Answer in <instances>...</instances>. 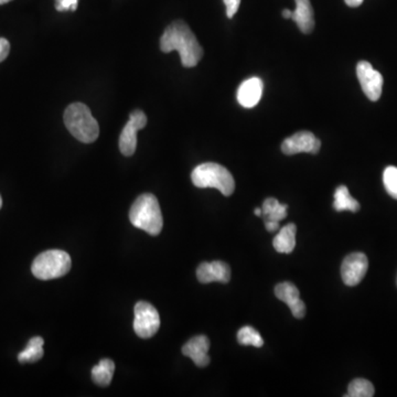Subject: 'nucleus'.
Returning a JSON list of instances; mask_svg holds the SVG:
<instances>
[{"instance_id":"1","label":"nucleus","mask_w":397,"mask_h":397,"mask_svg":"<svg viewBox=\"0 0 397 397\" xmlns=\"http://www.w3.org/2000/svg\"><path fill=\"white\" fill-rule=\"evenodd\" d=\"M160 49L164 53L178 51L184 68H193L203 57V49L197 37L182 20H175L168 26L160 39Z\"/></svg>"},{"instance_id":"2","label":"nucleus","mask_w":397,"mask_h":397,"mask_svg":"<svg viewBox=\"0 0 397 397\" xmlns=\"http://www.w3.org/2000/svg\"><path fill=\"white\" fill-rule=\"evenodd\" d=\"M129 220L135 228L145 231L151 235L160 234L164 219L157 197L151 193L139 195L130 208Z\"/></svg>"},{"instance_id":"3","label":"nucleus","mask_w":397,"mask_h":397,"mask_svg":"<svg viewBox=\"0 0 397 397\" xmlns=\"http://www.w3.org/2000/svg\"><path fill=\"white\" fill-rule=\"evenodd\" d=\"M66 128L81 143H94L99 135V123L83 103H73L64 112Z\"/></svg>"},{"instance_id":"4","label":"nucleus","mask_w":397,"mask_h":397,"mask_svg":"<svg viewBox=\"0 0 397 397\" xmlns=\"http://www.w3.org/2000/svg\"><path fill=\"white\" fill-rule=\"evenodd\" d=\"M192 184L197 188H214L225 197H230L235 190V181L226 168L215 162L199 164L191 173Z\"/></svg>"},{"instance_id":"5","label":"nucleus","mask_w":397,"mask_h":397,"mask_svg":"<svg viewBox=\"0 0 397 397\" xmlns=\"http://www.w3.org/2000/svg\"><path fill=\"white\" fill-rule=\"evenodd\" d=\"M71 265V258L68 253L60 249H50L35 258L31 271L38 280H55L68 274Z\"/></svg>"},{"instance_id":"6","label":"nucleus","mask_w":397,"mask_h":397,"mask_svg":"<svg viewBox=\"0 0 397 397\" xmlns=\"http://www.w3.org/2000/svg\"><path fill=\"white\" fill-rule=\"evenodd\" d=\"M160 327L158 310L149 302H139L135 306L134 330L142 339L154 337Z\"/></svg>"},{"instance_id":"7","label":"nucleus","mask_w":397,"mask_h":397,"mask_svg":"<svg viewBox=\"0 0 397 397\" xmlns=\"http://www.w3.org/2000/svg\"><path fill=\"white\" fill-rule=\"evenodd\" d=\"M147 116L143 110H136L129 116L128 123L124 127L119 137V149L124 156H133L137 148V132L145 128Z\"/></svg>"},{"instance_id":"8","label":"nucleus","mask_w":397,"mask_h":397,"mask_svg":"<svg viewBox=\"0 0 397 397\" xmlns=\"http://www.w3.org/2000/svg\"><path fill=\"white\" fill-rule=\"evenodd\" d=\"M356 75L362 90L367 99L372 101L380 99L383 90V77L367 61H361L356 66Z\"/></svg>"},{"instance_id":"9","label":"nucleus","mask_w":397,"mask_h":397,"mask_svg":"<svg viewBox=\"0 0 397 397\" xmlns=\"http://www.w3.org/2000/svg\"><path fill=\"white\" fill-rule=\"evenodd\" d=\"M369 269V260L363 253L356 252L348 255L341 265L343 282L349 287L359 285Z\"/></svg>"},{"instance_id":"10","label":"nucleus","mask_w":397,"mask_h":397,"mask_svg":"<svg viewBox=\"0 0 397 397\" xmlns=\"http://www.w3.org/2000/svg\"><path fill=\"white\" fill-rule=\"evenodd\" d=\"M321 142L316 137L315 135L307 130L296 133L291 137L286 138L282 144V151L287 156L308 153V154H318L320 151Z\"/></svg>"},{"instance_id":"11","label":"nucleus","mask_w":397,"mask_h":397,"mask_svg":"<svg viewBox=\"0 0 397 397\" xmlns=\"http://www.w3.org/2000/svg\"><path fill=\"white\" fill-rule=\"evenodd\" d=\"M277 298L285 302L291 308V313L297 319H302L306 315V304L300 299L298 288L289 282H280L275 287Z\"/></svg>"},{"instance_id":"12","label":"nucleus","mask_w":397,"mask_h":397,"mask_svg":"<svg viewBox=\"0 0 397 397\" xmlns=\"http://www.w3.org/2000/svg\"><path fill=\"white\" fill-rule=\"evenodd\" d=\"M197 277L202 284L220 282L223 284L230 282L231 269L228 264L221 260H214L211 263L204 262L197 269Z\"/></svg>"},{"instance_id":"13","label":"nucleus","mask_w":397,"mask_h":397,"mask_svg":"<svg viewBox=\"0 0 397 397\" xmlns=\"http://www.w3.org/2000/svg\"><path fill=\"white\" fill-rule=\"evenodd\" d=\"M210 340L206 336H197L182 347V354L188 356L199 367H208L210 363Z\"/></svg>"},{"instance_id":"14","label":"nucleus","mask_w":397,"mask_h":397,"mask_svg":"<svg viewBox=\"0 0 397 397\" xmlns=\"http://www.w3.org/2000/svg\"><path fill=\"white\" fill-rule=\"evenodd\" d=\"M264 84L260 77L244 81L238 90V101L245 108H252L260 103L263 95Z\"/></svg>"},{"instance_id":"15","label":"nucleus","mask_w":397,"mask_h":397,"mask_svg":"<svg viewBox=\"0 0 397 397\" xmlns=\"http://www.w3.org/2000/svg\"><path fill=\"white\" fill-rule=\"evenodd\" d=\"M296 9L291 14V20L296 22L299 30L309 35L315 28V16L310 0H295Z\"/></svg>"},{"instance_id":"16","label":"nucleus","mask_w":397,"mask_h":397,"mask_svg":"<svg viewBox=\"0 0 397 397\" xmlns=\"http://www.w3.org/2000/svg\"><path fill=\"white\" fill-rule=\"evenodd\" d=\"M296 233L297 226L293 223L282 226L273 240V246L278 253L291 254L296 246Z\"/></svg>"},{"instance_id":"17","label":"nucleus","mask_w":397,"mask_h":397,"mask_svg":"<svg viewBox=\"0 0 397 397\" xmlns=\"http://www.w3.org/2000/svg\"><path fill=\"white\" fill-rule=\"evenodd\" d=\"M287 204H282L275 197H267L262 206V217L264 221L280 222L287 217Z\"/></svg>"},{"instance_id":"18","label":"nucleus","mask_w":397,"mask_h":397,"mask_svg":"<svg viewBox=\"0 0 397 397\" xmlns=\"http://www.w3.org/2000/svg\"><path fill=\"white\" fill-rule=\"evenodd\" d=\"M333 208L338 212H358L361 206L354 197H351L347 186H340L334 192Z\"/></svg>"},{"instance_id":"19","label":"nucleus","mask_w":397,"mask_h":397,"mask_svg":"<svg viewBox=\"0 0 397 397\" xmlns=\"http://www.w3.org/2000/svg\"><path fill=\"white\" fill-rule=\"evenodd\" d=\"M115 372V363L110 359H103L92 369V378L99 387H106L112 382Z\"/></svg>"},{"instance_id":"20","label":"nucleus","mask_w":397,"mask_h":397,"mask_svg":"<svg viewBox=\"0 0 397 397\" xmlns=\"http://www.w3.org/2000/svg\"><path fill=\"white\" fill-rule=\"evenodd\" d=\"M44 340L41 337H35L28 342L25 350L18 354L20 363H33L41 360L43 356Z\"/></svg>"},{"instance_id":"21","label":"nucleus","mask_w":397,"mask_h":397,"mask_svg":"<svg viewBox=\"0 0 397 397\" xmlns=\"http://www.w3.org/2000/svg\"><path fill=\"white\" fill-rule=\"evenodd\" d=\"M238 341L242 345H252L255 348H260L264 345V340L260 332L253 327H243L238 332Z\"/></svg>"},{"instance_id":"22","label":"nucleus","mask_w":397,"mask_h":397,"mask_svg":"<svg viewBox=\"0 0 397 397\" xmlns=\"http://www.w3.org/2000/svg\"><path fill=\"white\" fill-rule=\"evenodd\" d=\"M374 395V387L365 378H356L349 384L347 397H372Z\"/></svg>"},{"instance_id":"23","label":"nucleus","mask_w":397,"mask_h":397,"mask_svg":"<svg viewBox=\"0 0 397 397\" xmlns=\"http://www.w3.org/2000/svg\"><path fill=\"white\" fill-rule=\"evenodd\" d=\"M383 184L387 193L397 200V168L389 166L384 170Z\"/></svg>"},{"instance_id":"24","label":"nucleus","mask_w":397,"mask_h":397,"mask_svg":"<svg viewBox=\"0 0 397 397\" xmlns=\"http://www.w3.org/2000/svg\"><path fill=\"white\" fill-rule=\"evenodd\" d=\"M79 0H55V9L58 11H75Z\"/></svg>"},{"instance_id":"25","label":"nucleus","mask_w":397,"mask_h":397,"mask_svg":"<svg viewBox=\"0 0 397 397\" xmlns=\"http://www.w3.org/2000/svg\"><path fill=\"white\" fill-rule=\"evenodd\" d=\"M225 6H226V16L229 18H233L234 14L238 12L240 5H241V0H223Z\"/></svg>"},{"instance_id":"26","label":"nucleus","mask_w":397,"mask_h":397,"mask_svg":"<svg viewBox=\"0 0 397 397\" xmlns=\"http://www.w3.org/2000/svg\"><path fill=\"white\" fill-rule=\"evenodd\" d=\"M10 52V43L5 38H0V64L7 59Z\"/></svg>"},{"instance_id":"27","label":"nucleus","mask_w":397,"mask_h":397,"mask_svg":"<svg viewBox=\"0 0 397 397\" xmlns=\"http://www.w3.org/2000/svg\"><path fill=\"white\" fill-rule=\"evenodd\" d=\"M265 228L269 232H275L280 229V222L275 221H265Z\"/></svg>"},{"instance_id":"28","label":"nucleus","mask_w":397,"mask_h":397,"mask_svg":"<svg viewBox=\"0 0 397 397\" xmlns=\"http://www.w3.org/2000/svg\"><path fill=\"white\" fill-rule=\"evenodd\" d=\"M345 3L349 6V7H352V8H356V7H359L363 3V0H345Z\"/></svg>"},{"instance_id":"29","label":"nucleus","mask_w":397,"mask_h":397,"mask_svg":"<svg viewBox=\"0 0 397 397\" xmlns=\"http://www.w3.org/2000/svg\"><path fill=\"white\" fill-rule=\"evenodd\" d=\"M291 14H293V11L289 10V9H284L282 10V17L285 19H291Z\"/></svg>"},{"instance_id":"30","label":"nucleus","mask_w":397,"mask_h":397,"mask_svg":"<svg viewBox=\"0 0 397 397\" xmlns=\"http://www.w3.org/2000/svg\"><path fill=\"white\" fill-rule=\"evenodd\" d=\"M255 215H258V217H262V208H256L254 210Z\"/></svg>"},{"instance_id":"31","label":"nucleus","mask_w":397,"mask_h":397,"mask_svg":"<svg viewBox=\"0 0 397 397\" xmlns=\"http://www.w3.org/2000/svg\"><path fill=\"white\" fill-rule=\"evenodd\" d=\"M11 0H0V5H5V3H10Z\"/></svg>"},{"instance_id":"32","label":"nucleus","mask_w":397,"mask_h":397,"mask_svg":"<svg viewBox=\"0 0 397 397\" xmlns=\"http://www.w3.org/2000/svg\"><path fill=\"white\" fill-rule=\"evenodd\" d=\"M3 206V199H1V195H0V209Z\"/></svg>"},{"instance_id":"33","label":"nucleus","mask_w":397,"mask_h":397,"mask_svg":"<svg viewBox=\"0 0 397 397\" xmlns=\"http://www.w3.org/2000/svg\"></svg>"}]
</instances>
